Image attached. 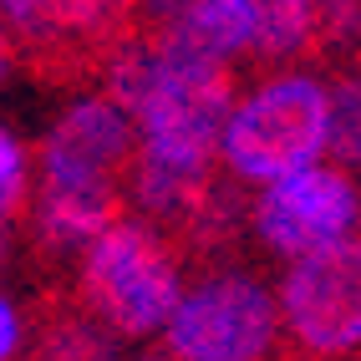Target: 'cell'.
Masks as SVG:
<instances>
[{"label": "cell", "instance_id": "obj_1", "mask_svg": "<svg viewBox=\"0 0 361 361\" xmlns=\"http://www.w3.org/2000/svg\"><path fill=\"white\" fill-rule=\"evenodd\" d=\"M82 305L92 321H107L123 336L168 326L178 305V259L168 239L142 224H112L87 245Z\"/></svg>", "mask_w": 361, "mask_h": 361}, {"label": "cell", "instance_id": "obj_2", "mask_svg": "<svg viewBox=\"0 0 361 361\" xmlns=\"http://www.w3.org/2000/svg\"><path fill=\"white\" fill-rule=\"evenodd\" d=\"M331 92L310 77H285L259 87L229 123V163L239 178L280 183L305 173L326 153Z\"/></svg>", "mask_w": 361, "mask_h": 361}, {"label": "cell", "instance_id": "obj_3", "mask_svg": "<svg viewBox=\"0 0 361 361\" xmlns=\"http://www.w3.org/2000/svg\"><path fill=\"white\" fill-rule=\"evenodd\" d=\"M285 326L310 356H341L361 341V239L300 255L285 275Z\"/></svg>", "mask_w": 361, "mask_h": 361}, {"label": "cell", "instance_id": "obj_4", "mask_svg": "<svg viewBox=\"0 0 361 361\" xmlns=\"http://www.w3.org/2000/svg\"><path fill=\"white\" fill-rule=\"evenodd\" d=\"M275 341V305L245 275H219L183 295L168 316V346L183 361H264Z\"/></svg>", "mask_w": 361, "mask_h": 361}, {"label": "cell", "instance_id": "obj_5", "mask_svg": "<svg viewBox=\"0 0 361 361\" xmlns=\"http://www.w3.org/2000/svg\"><path fill=\"white\" fill-rule=\"evenodd\" d=\"M133 6L137 0H0V11L26 36L36 61L51 66L56 77H71V66H92L123 51Z\"/></svg>", "mask_w": 361, "mask_h": 361}, {"label": "cell", "instance_id": "obj_6", "mask_svg": "<svg viewBox=\"0 0 361 361\" xmlns=\"http://www.w3.org/2000/svg\"><path fill=\"white\" fill-rule=\"evenodd\" d=\"M361 219V199L351 178L331 173V168H305L295 178H280L270 194L259 199L255 224L280 255H316L326 245H341L351 224Z\"/></svg>", "mask_w": 361, "mask_h": 361}, {"label": "cell", "instance_id": "obj_7", "mask_svg": "<svg viewBox=\"0 0 361 361\" xmlns=\"http://www.w3.org/2000/svg\"><path fill=\"white\" fill-rule=\"evenodd\" d=\"M46 188H117V173L133 168V128L128 112L107 97L77 102L41 142Z\"/></svg>", "mask_w": 361, "mask_h": 361}, {"label": "cell", "instance_id": "obj_8", "mask_svg": "<svg viewBox=\"0 0 361 361\" xmlns=\"http://www.w3.org/2000/svg\"><path fill=\"white\" fill-rule=\"evenodd\" d=\"M117 209H123L117 188H41L36 234H41V245H51V250L92 245L102 229L117 224Z\"/></svg>", "mask_w": 361, "mask_h": 361}, {"label": "cell", "instance_id": "obj_9", "mask_svg": "<svg viewBox=\"0 0 361 361\" xmlns=\"http://www.w3.org/2000/svg\"><path fill=\"white\" fill-rule=\"evenodd\" d=\"M250 46L264 56H295L310 41V0H245Z\"/></svg>", "mask_w": 361, "mask_h": 361}, {"label": "cell", "instance_id": "obj_10", "mask_svg": "<svg viewBox=\"0 0 361 361\" xmlns=\"http://www.w3.org/2000/svg\"><path fill=\"white\" fill-rule=\"evenodd\" d=\"M36 361H112V341L92 326V316H61L46 326Z\"/></svg>", "mask_w": 361, "mask_h": 361}, {"label": "cell", "instance_id": "obj_11", "mask_svg": "<svg viewBox=\"0 0 361 361\" xmlns=\"http://www.w3.org/2000/svg\"><path fill=\"white\" fill-rule=\"evenodd\" d=\"M326 148H336V158L361 168V71L346 77L331 97V133H326Z\"/></svg>", "mask_w": 361, "mask_h": 361}, {"label": "cell", "instance_id": "obj_12", "mask_svg": "<svg viewBox=\"0 0 361 361\" xmlns=\"http://www.w3.org/2000/svg\"><path fill=\"white\" fill-rule=\"evenodd\" d=\"M20 188H26V158H20V142L0 128V219L20 204Z\"/></svg>", "mask_w": 361, "mask_h": 361}, {"label": "cell", "instance_id": "obj_13", "mask_svg": "<svg viewBox=\"0 0 361 361\" xmlns=\"http://www.w3.org/2000/svg\"><path fill=\"white\" fill-rule=\"evenodd\" d=\"M20 341V316H16V305L11 300H0V361H6Z\"/></svg>", "mask_w": 361, "mask_h": 361}, {"label": "cell", "instance_id": "obj_14", "mask_svg": "<svg viewBox=\"0 0 361 361\" xmlns=\"http://www.w3.org/2000/svg\"><path fill=\"white\" fill-rule=\"evenodd\" d=\"M11 71V41H6V31H0V77Z\"/></svg>", "mask_w": 361, "mask_h": 361}]
</instances>
